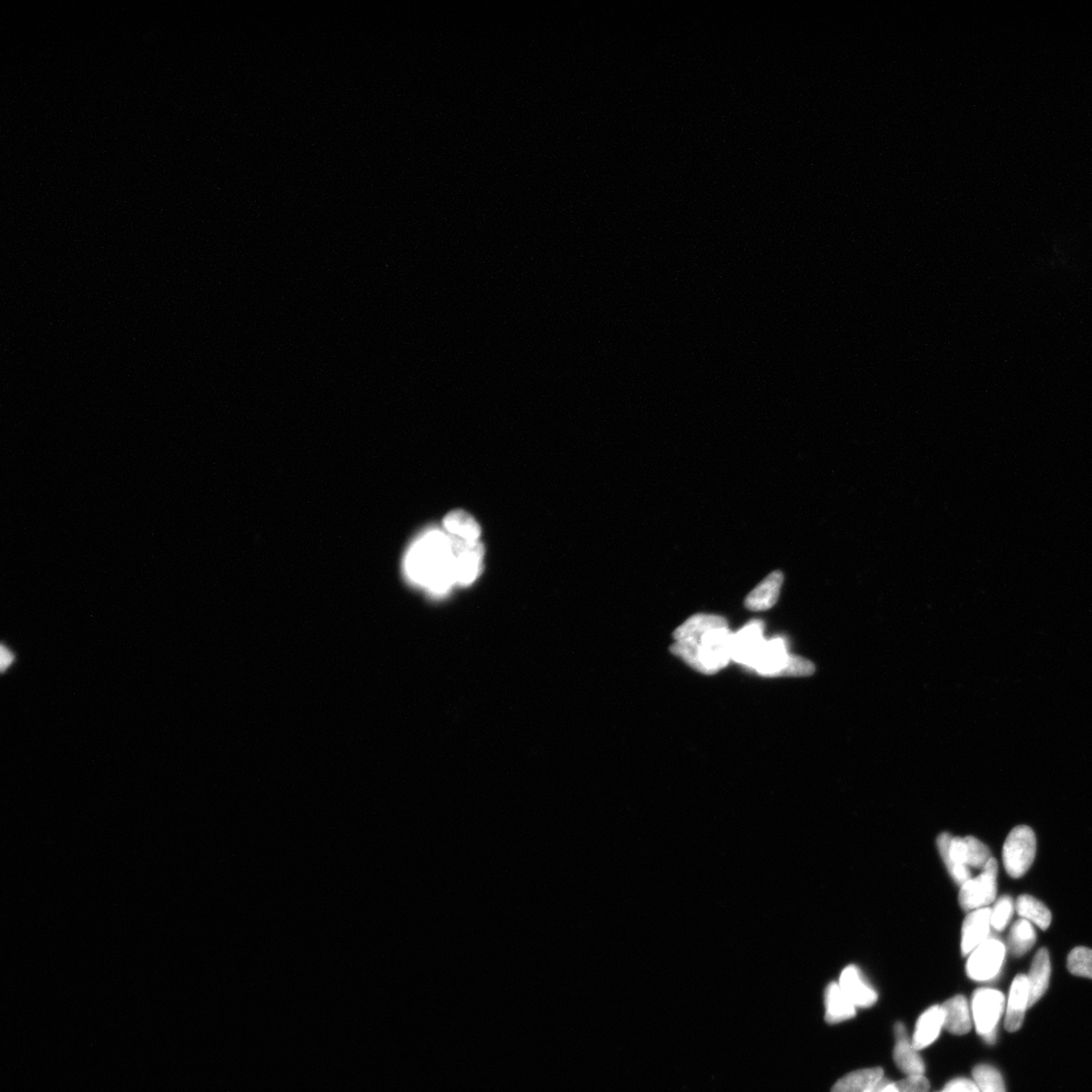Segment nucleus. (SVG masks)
<instances>
[{
    "instance_id": "a211bd4d",
    "label": "nucleus",
    "mask_w": 1092,
    "mask_h": 1092,
    "mask_svg": "<svg viewBox=\"0 0 1092 1092\" xmlns=\"http://www.w3.org/2000/svg\"><path fill=\"white\" fill-rule=\"evenodd\" d=\"M856 1015V1006L842 991L839 984H828L826 991V1021L829 1025L840 1024Z\"/></svg>"
},
{
    "instance_id": "1a4fd4ad",
    "label": "nucleus",
    "mask_w": 1092,
    "mask_h": 1092,
    "mask_svg": "<svg viewBox=\"0 0 1092 1092\" xmlns=\"http://www.w3.org/2000/svg\"><path fill=\"white\" fill-rule=\"evenodd\" d=\"M991 909H979L970 912L966 916L962 928V942L961 950L964 956H969L981 944L987 941L991 928Z\"/></svg>"
},
{
    "instance_id": "6ab92c4d",
    "label": "nucleus",
    "mask_w": 1092,
    "mask_h": 1092,
    "mask_svg": "<svg viewBox=\"0 0 1092 1092\" xmlns=\"http://www.w3.org/2000/svg\"><path fill=\"white\" fill-rule=\"evenodd\" d=\"M444 527L451 536L467 542H480L482 528L475 517L465 510H454L444 518Z\"/></svg>"
},
{
    "instance_id": "cd10ccee",
    "label": "nucleus",
    "mask_w": 1092,
    "mask_h": 1092,
    "mask_svg": "<svg viewBox=\"0 0 1092 1092\" xmlns=\"http://www.w3.org/2000/svg\"><path fill=\"white\" fill-rule=\"evenodd\" d=\"M942 1092H980L976 1081L967 1080V1078H957L949 1083Z\"/></svg>"
},
{
    "instance_id": "f8f14e48",
    "label": "nucleus",
    "mask_w": 1092,
    "mask_h": 1092,
    "mask_svg": "<svg viewBox=\"0 0 1092 1092\" xmlns=\"http://www.w3.org/2000/svg\"><path fill=\"white\" fill-rule=\"evenodd\" d=\"M896 1045L894 1051V1059L896 1066L900 1068L907 1076L924 1075L925 1066L921 1056L910 1043L907 1029L898 1022L894 1028Z\"/></svg>"
},
{
    "instance_id": "7ed1b4c3",
    "label": "nucleus",
    "mask_w": 1092,
    "mask_h": 1092,
    "mask_svg": "<svg viewBox=\"0 0 1092 1092\" xmlns=\"http://www.w3.org/2000/svg\"><path fill=\"white\" fill-rule=\"evenodd\" d=\"M938 847L953 879L961 886L972 878L969 868L984 869L992 858L990 848L973 836L953 838L949 833H943L938 838Z\"/></svg>"
},
{
    "instance_id": "5701e85b",
    "label": "nucleus",
    "mask_w": 1092,
    "mask_h": 1092,
    "mask_svg": "<svg viewBox=\"0 0 1092 1092\" xmlns=\"http://www.w3.org/2000/svg\"><path fill=\"white\" fill-rule=\"evenodd\" d=\"M1036 941V935L1033 925L1024 918L1014 923L1007 939L1008 948L1015 957L1025 955L1033 948Z\"/></svg>"
},
{
    "instance_id": "c85d7f7f",
    "label": "nucleus",
    "mask_w": 1092,
    "mask_h": 1092,
    "mask_svg": "<svg viewBox=\"0 0 1092 1092\" xmlns=\"http://www.w3.org/2000/svg\"><path fill=\"white\" fill-rule=\"evenodd\" d=\"M15 659H16V656H15V654H13L11 652V649H10V648H8V647H4V646H3V647H2V670H3V673H4V672H5L6 669H9V668L11 666V663H12L13 662H15Z\"/></svg>"
},
{
    "instance_id": "4be33fe9",
    "label": "nucleus",
    "mask_w": 1092,
    "mask_h": 1092,
    "mask_svg": "<svg viewBox=\"0 0 1092 1092\" xmlns=\"http://www.w3.org/2000/svg\"><path fill=\"white\" fill-rule=\"evenodd\" d=\"M1015 908H1017L1018 914L1022 918L1038 925L1041 930L1045 931L1051 924V912H1050L1045 904L1031 895H1021L1018 898Z\"/></svg>"
},
{
    "instance_id": "2eb2a0df",
    "label": "nucleus",
    "mask_w": 1092,
    "mask_h": 1092,
    "mask_svg": "<svg viewBox=\"0 0 1092 1092\" xmlns=\"http://www.w3.org/2000/svg\"><path fill=\"white\" fill-rule=\"evenodd\" d=\"M944 1028V1012L941 1006H934L919 1017L912 1046L916 1051L925 1049L934 1043Z\"/></svg>"
},
{
    "instance_id": "bb28decb",
    "label": "nucleus",
    "mask_w": 1092,
    "mask_h": 1092,
    "mask_svg": "<svg viewBox=\"0 0 1092 1092\" xmlns=\"http://www.w3.org/2000/svg\"><path fill=\"white\" fill-rule=\"evenodd\" d=\"M894 1083L896 1092H930V1082L924 1075L907 1076Z\"/></svg>"
},
{
    "instance_id": "412c9836",
    "label": "nucleus",
    "mask_w": 1092,
    "mask_h": 1092,
    "mask_svg": "<svg viewBox=\"0 0 1092 1092\" xmlns=\"http://www.w3.org/2000/svg\"><path fill=\"white\" fill-rule=\"evenodd\" d=\"M882 1068H869L854 1071L834 1085L832 1092H867L884 1077Z\"/></svg>"
},
{
    "instance_id": "9d476101",
    "label": "nucleus",
    "mask_w": 1092,
    "mask_h": 1092,
    "mask_svg": "<svg viewBox=\"0 0 1092 1092\" xmlns=\"http://www.w3.org/2000/svg\"><path fill=\"white\" fill-rule=\"evenodd\" d=\"M1029 1004L1028 976L1020 974L1013 981L1006 1002L1005 1027L1007 1032H1017L1022 1026Z\"/></svg>"
},
{
    "instance_id": "0eeeda50",
    "label": "nucleus",
    "mask_w": 1092,
    "mask_h": 1092,
    "mask_svg": "<svg viewBox=\"0 0 1092 1092\" xmlns=\"http://www.w3.org/2000/svg\"><path fill=\"white\" fill-rule=\"evenodd\" d=\"M1006 946L997 939H988L974 950L967 961V976L976 981H988L999 976L1006 959Z\"/></svg>"
},
{
    "instance_id": "4468645a",
    "label": "nucleus",
    "mask_w": 1092,
    "mask_h": 1092,
    "mask_svg": "<svg viewBox=\"0 0 1092 1092\" xmlns=\"http://www.w3.org/2000/svg\"><path fill=\"white\" fill-rule=\"evenodd\" d=\"M783 580L782 572L779 571L771 572L746 596L745 607L755 612L771 610L777 603Z\"/></svg>"
},
{
    "instance_id": "aec40b11",
    "label": "nucleus",
    "mask_w": 1092,
    "mask_h": 1092,
    "mask_svg": "<svg viewBox=\"0 0 1092 1092\" xmlns=\"http://www.w3.org/2000/svg\"><path fill=\"white\" fill-rule=\"evenodd\" d=\"M725 626H729L728 621L722 617L710 614H696L676 629L674 639L676 641L694 639L701 637L702 634L711 631V629Z\"/></svg>"
},
{
    "instance_id": "f03ea898",
    "label": "nucleus",
    "mask_w": 1092,
    "mask_h": 1092,
    "mask_svg": "<svg viewBox=\"0 0 1092 1092\" xmlns=\"http://www.w3.org/2000/svg\"><path fill=\"white\" fill-rule=\"evenodd\" d=\"M732 635L729 626L711 629L699 638L675 641L670 653L697 672L714 675L731 661Z\"/></svg>"
},
{
    "instance_id": "f257e3e1",
    "label": "nucleus",
    "mask_w": 1092,
    "mask_h": 1092,
    "mask_svg": "<svg viewBox=\"0 0 1092 1092\" xmlns=\"http://www.w3.org/2000/svg\"><path fill=\"white\" fill-rule=\"evenodd\" d=\"M405 573L410 582L439 596L458 584L453 538L439 530L426 532L408 550Z\"/></svg>"
},
{
    "instance_id": "dca6fc26",
    "label": "nucleus",
    "mask_w": 1092,
    "mask_h": 1092,
    "mask_svg": "<svg viewBox=\"0 0 1092 1092\" xmlns=\"http://www.w3.org/2000/svg\"><path fill=\"white\" fill-rule=\"evenodd\" d=\"M944 1012V1028L953 1035L969 1034L972 1028L969 1001L963 995H957L941 1006Z\"/></svg>"
},
{
    "instance_id": "20e7f679",
    "label": "nucleus",
    "mask_w": 1092,
    "mask_h": 1092,
    "mask_svg": "<svg viewBox=\"0 0 1092 1092\" xmlns=\"http://www.w3.org/2000/svg\"><path fill=\"white\" fill-rule=\"evenodd\" d=\"M972 1017L977 1033L988 1043L997 1040L999 1022L1006 1008L1004 993L991 988H980L973 994Z\"/></svg>"
},
{
    "instance_id": "6e6552de",
    "label": "nucleus",
    "mask_w": 1092,
    "mask_h": 1092,
    "mask_svg": "<svg viewBox=\"0 0 1092 1092\" xmlns=\"http://www.w3.org/2000/svg\"><path fill=\"white\" fill-rule=\"evenodd\" d=\"M456 556V580L466 586L472 584L482 568L483 546L480 542H467L453 537Z\"/></svg>"
},
{
    "instance_id": "f3484780",
    "label": "nucleus",
    "mask_w": 1092,
    "mask_h": 1092,
    "mask_svg": "<svg viewBox=\"0 0 1092 1092\" xmlns=\"http://www.w3.org/2000/svg\"><path fill=\"white\" fill-rule=\"evenodd\" d=\"M1050 976H1051V962H1050L1049 952L1046 948H1042L1036 954L1028 976L1029 1007L1036 1004L1046 993Z\"/></svg>"
},
{
    "instance_id": "423d86ee",
    "label": "nucleus",
    "mask_w": 1092,
    "mask_h": 1092,
    "mask_svg": "<svg viewBox=\"0 0 1092 1092\" xmlns=\"http://www.w3.org/2000/svg\"><path fill=\"white\" fill-rule=\"evenodd\" d=\"M999 865L997 860L991 858L983 872L976 878H971L961 886L959 903L966 911H973L987 908L995 901L998 893Z\"/></svg>"
},
{
    "instance_id": "ddd939ff",
    "label": "nucleus",
    "mask_w": 1092,
    "mask_h": 1092,
    "mask_svg": "<svg viewBox=\"0 0 1092 1092\" xmlns=\"http://www.w3.org/2000/svg\"><path fill=\"white\" fill-rule=\"evenodd\" d=\"M764 624L752 620L732 635L731 661L744 666L759 642L764 639Z\"/></svg>"
},
{
    "instance_id": "b1692460",
    "label": "nucleus",
    "mask_w": 1092,
    "mask_h": 1092,
    "mask_svg": "<svg viewBox=\"0 0 1092 1092\" xmlns=\"http://www.w3.org/2000/svg\"><path fill=\"white\" fill-rule=\"evenodd\" d=\"M972 1074L980 1092H1006L998 1069L991 1066H978L973 1069Z\"/></svg>"
},
{
    "instance_id": "39448f33",
    "label": "nucleus",
    "mask_w": 1092,
    "mask_h": 1092,
    "mask_svg": "<svg viewBox=\"0 0 1092 1092\" xmlns=\"http://www.w3.org/2000/svg\"><path fill=\"white\" fill-rule=\"evenodd\" d=\"M1036 849L1033 829L1027 826L1014 827L1007 835L1002 849V860L1007 874L1015 879L1024 876L1035 860Z\"/></svg>"
},
{
    "instance_id": "9b49d317",
    "label": "nucleus",
    "mask_w": 1092,
    "mask_h": 1092,
    "mask_svg": "<svg viewBox=\"0 0 1092 1092\" xmlns=\"http://www.w3.org/2000/svg\"><path fill=\"white\" fill-rule=\"evenodd\" d=\"M839 984L856 1007L867 1008L876 1004L878 994L864 979L858 967H846L841 974Z\"/></svg>"
},
{
    "instance_id": "a878e982",
    "label": "nucleus",
    "mask_w": 1092,
    "mask_h": 1092,
    "mask_svg": "<svg viewBox=\"0 0 1092 1092\" xmlns=\"http://www.w3.org/2000/svg\"><path fill=\"white\" fill-rule=\"evenodd\" d=\"M1013 914V902L1011 896H1002L991 909V927L999 931L1005 930Z\"/></svg>"
},
{
    "instance_id": "c756f323",
    "label": "nucleus",
    "mask_w": 1092,
    "mask_h": 1092,
    "mask_svg": "<svg viewBox=\"0 0 1092 1092\" xmlns=\"http://www.w3.org/2000/svg\"><path fill=\"white\" fill-rule=\"evenodd\" d=\"M889 1081L886 1080V1078L883 1077L881 1081H878L875 1085H873V1087L871 1088L867 1092H882L883 1088L886 1087V1084Z\"/></svg>"
},
{
    "instance_id": "393cba45",
    "label": "nucleus",
    "mask_w": 1092,
    "mask_h": 1092,
    "mask_svg": "<svg viewBox=\"0 0 1092 1092\" xmlns=\"http://www.w3.org/2000/svg\"><path fill=\"white\" fill-rule=\"evenodd\" d=\"M1067 969L1075 976L1092 979V950L1077 946L1071 951L1067 959Z\"/></svg>"
}]
</instances>
